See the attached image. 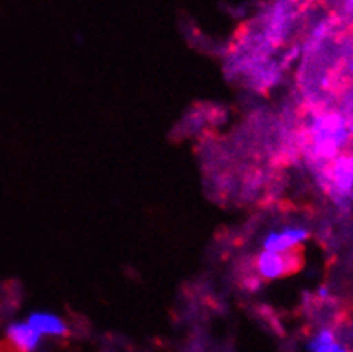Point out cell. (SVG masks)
<instances>
[{"mask_svg":"<svg viewBox=\"0 0 353 352\" xmlns=\"http://www.w3.org/2000/svg\"><path fill=\"white\" fill-rule=\"evenodd\" d=\"M350 127L338 113H324L314 118L311 127V147L318 159L333 161L350 141Z\"/></svg>","mask_w":353,"mask_h":352,"instance_id":"6da1fadb","label":"cell"},{"mask_svg":"<svg viewBox=\"0 0 353 352\" xmlns=\"http://www.w3.org/2000/svg\"><path fill=\"white\" fill-rule=\"evenodd\" d=\"M309 239V229L304 226H287L280 231H272L263 239V250L272 253H290L294 248Z\"/></svg>","mask_w":353,"mask_h":352,"instance_id":"7a4b0ae2","label":"cell"},{"mask_svg":"<svg viewBox=\"0 0 353 352\" xmlns=\"http://www.w3.org/2000/svg\"><path fill=\"white\" fill-rule=\"evenodd\" d=\"M327 186L341 199L353 195V154L333 159L327 168Z\"/></svg>","mask_w":353,"mask_h":352,"instance_id":"3957f363","label":"cell"},{"mask_svg":"<svg viewBox=\"0 0 353 352\" xmlns=\"http://www.w3.org/2000/svg\"><path fill=\"white\" fill-rule=\"evenodd\" d=\"M292 268H295V257L292 251L290 253H272V251L263 250L256 258L258 275L266 281L283 277L290 274Z\"/></svg>","mask_w":353,"mask_h":352,"instance_id":"277c9868","label":"cell"},{"mask_svg":"<svg viewBox=\"0 0 353 352\" xmlns=\"http://www.w3.org/2000/svg\"><path fill=\"white\" fill-rule=\"evenodd\" d=\"M6 340L16 352H36L41 346L43 337L26 320H16L6 326Z\"/></svg>","mask_w":353,"mask_h":352,"instance_id":"5b68a950","label":"cell"},{"mask_svg":"<svg viewBox=\"0 0 353 352\" xmlns=\"http://www.w3.org/2000/svg\"><path fill=\"white\" fill-rule=\"evenodd\" d=\"M32 329L39 333L41 337H65L68 333L67 322L59 315L52 313V311H32L30 317L26 318Z\"/></svg>","mask_w":353,"mask_h":352,"instance_id":"8992f818","label":"cell"},{"mask_svg":"<svg viewBox=\"0 0 353 352\" xmlns=\"http://www.w3.org/2000/svg\"><path fill=\"white\" fill-rule=\"evenodd\" d=\"M309 352H350L336 340L334 333L330 329H323L309 340Z\"/></svg>","mask_w":353,"mask_h":352,"instance_id":"52a82bcc","label":"cell"},{"mask_svg":"<svg viewBox=\"0 0 353 352\" xmlns=\"http://www.w3.org/2000/svg\"><path fill=\"white\" fill-rule=\"evenodd\" d=\"M350 72L353 74V59H352V62H350Z\"/></svg>","mask_w":353,"mask_h":352,"instance_id":"ba28073f","label":"cell"}]
</instances>
